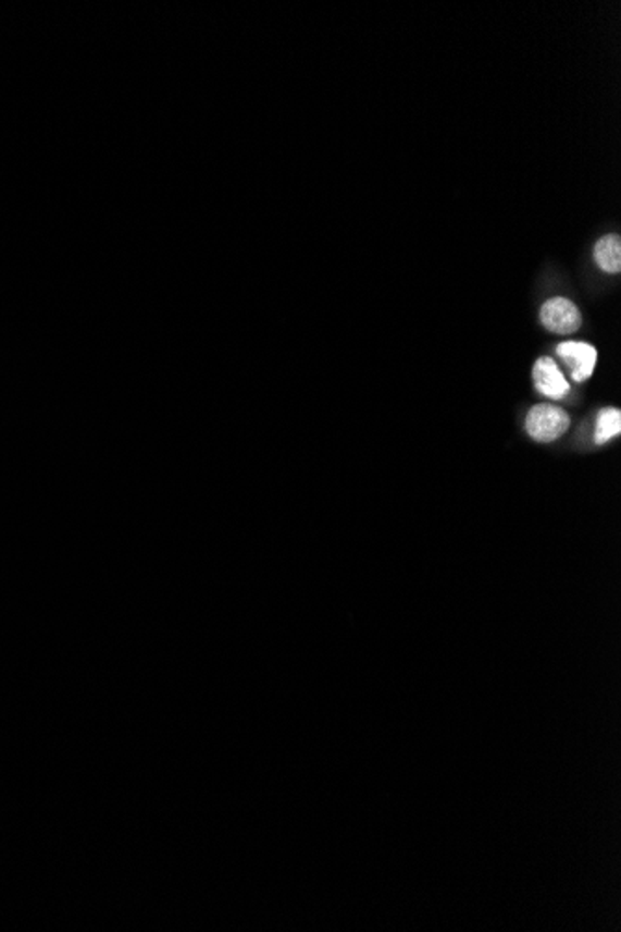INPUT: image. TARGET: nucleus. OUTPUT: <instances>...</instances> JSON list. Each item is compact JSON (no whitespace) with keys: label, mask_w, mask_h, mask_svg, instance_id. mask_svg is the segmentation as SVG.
<instances>
[{"label":"nucleus","mask_w":621,"mask_h":932,"mask_svg":"<svg viewBox=\"0 0 621 932\" xmlns=\"http://www.w3.org/2000/svg\"><path fill=\"white\" fill-rule=\"evenodd\" d=\"M539 317H542L544 327L557 335L575 333L583 324L581 311L576 309L573 302L566 301V298H552V301L545 302L542 311H539Z\"/></svg>","instance_id":"f03ea898"},{"label":"nucleus","mask_w":621,"mask_h":932,"mask_svg":"<svg viewBox=\"0 0 621 932\" xmlns=\"http://www.w3.org/2000/svg\"><path fill=\"white\" fill-rule=\"evenodd\" d=\"M621 432V412L616 408H607L599 412L597 416L596 443L603 445L612 440Z\"/></svg>","instance_id":"423d86ee"},{"label":"nucleus","mask_w":621,"mask_h":932,"mask_svg":"<svg viewBox=\"0 0 621 932\" xmlns=\"http://www.w3.org/2000/svg\"><path fill=\"white\" fill-rule=\"evenodd\" d=\"M534 385L542 395L555 398V401L564 398L570 391V383L551 358L538 359L534 365Z\"/></svg>","instance_id":"20e7f679"},{"label":"nucleus","mask_w":621,"mask_h":932,"mask_svg":"<svg viewBox=\"0 0 621 932\" xmlns=\"http://www.w3.org/2000/svg\"><path fill=\"white\" fill-rule=\"evenodd\" d=\"M557 354L564 361L566 367L570 369L571 378L575 382H584L592 377V372L596 369L597 351L588 343H579V341H566L562 345H558Z\"/></svg>","instance_id":"7ed1b4c3"},{"label":"nucleus","mask_w":621,"mask_h":932,"mask_svg":"<svg viewBox=\"0 0 621 932\" xmlns=\"http://www.w3.org/2000/svg\"><path fill=\"white\" fill-rule=\"evenodd\" d=\"M570 428V416L551 404H538L526 416V432L536 441H555Z\"/></svg>","instance_id":"f257e3e1"},{"label":"nucleus","mask_w":621,"mask_h":932,"mask_svg":"<svg viewBox=\"0 0 621 932\" xmlns=\"http://www.w3.org/2000/svg\"><path fill=\"white\" fill-rule=\"evenodd\" d=\"M596 261L605 272L618 274L621 270V238L620 235L603 236L596 244Z\"/></svg>","instance_id":"39448f33"}]
</instances>
